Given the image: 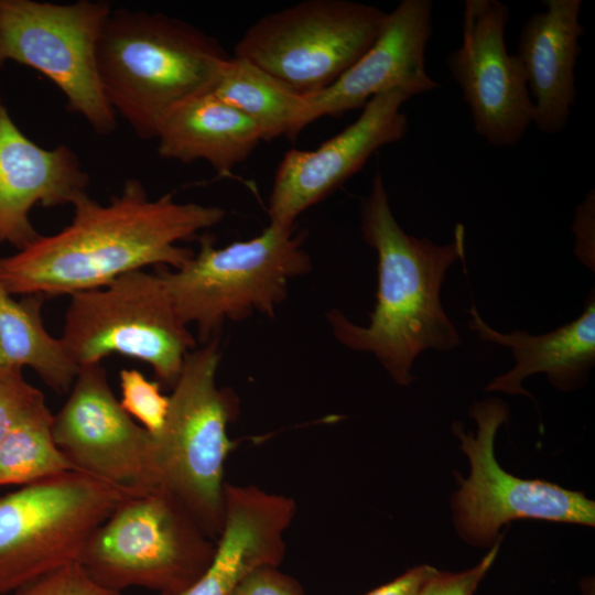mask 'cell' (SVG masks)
Wrapping results in <instances>:
<instances>
[{"instance_id":"6da1fadb","label":"cell","mask_w":595,"mask_h":595,"mask_svg":"<svg viewBox=\"0 0 595 595\" xmlns=\"http://www.w3.org/2000/svg\"><path fill=\"white\" fill-rule=\"evenodd\" d=\"M72 206L65 228L0 257V284L9 293L73 295L150 266L177 269L194 255L178 244L225 217L218 206L180 203L172 193L152 199L137 178L107 204L86 193Z\"/></svg>"},{"instance_id":"7a4b0ae2","label":"cell","mask_w":595,"mask_h":595,"mask_svg":"<svg viewBox=\"0 0 595 595\" xmlns=\"http://www.w3.org/2000/svg\"><path fill=\"white\" fill-rule=\"evenodd\" d=\"M359 215L363 238L378 259L376 304L367 326L338 310L327 320L339 343L372 354L397 385L407 387L421 353L452 351L462 343L443 309L441 289L447 270L464 260L465 229L457 224L453 240L443 245L407 234L392 214L380 171L360 202Z\"/></svg>"},{"instance_id":"3957f363","label":"cell","mask_w":595,"mask_h":595,"mask_svg":"<svg viewBox=\"0 0 595 595\" xmlns=\"http://www.w3.org/2000/svg\"><path fill=\"white\" fill-rule=\"evenodd\" d=\"M229 55L214 37L160 12L112 9L99 35L104 94L138 138L155 139L180 104L210 91Z\"/></svg>"},{"instance_id":"277c9868","label":"cell","mask_w":595,"mask_h":595,"mask_svg":"<svg viewBox=\"0 0 595 595\" xmlns=\"http://www.w3.org/2000/svg\"><path fill=\"white\" fill-rule=\"evenodd\" d=\"M218 338L193 349L170 397L161 432L153 436L159 486L176 497L204 532L217 540L224 524V469L236 442L228 425L239 413L229 388L216 385Z\"/></svg>"},{"instance_id":"5b68a950","label":"cell","mask_w":595,"mask_h":595,"mask_svg":"<svg viewBox=\"0 0 595 595\" xmlns=\"http://www.w3.org/2000/svg\"><path fill=\"white\" fill-rule=\"evenodd\" d=\"M303 236L294 227L269 224L258 236L216 248L208 236L180 268L160 270L172 303L205 344L218 338L226 321L255 312L273 316L286 299L289 281L311 269Z\"/></svg>"},{"instance_id":"8992f818","label":"cell","mask_w":595,"mask_h":595,"mask_svg":"<svg viewBox=\"0 0 595 595\" xmlns=\"http://www.w3.org/2000/svg\"><path fill=\"white\" fill-rule=\"evenodd\" d=\"M216 549L187 508L158 486L129 494L91 533L78 564L99 585L178 594L205 572Z\"/></svg>"},{"instance_id":"52a82bcc","label":"cell","mask_w":595,"mask_h":595,"mask_svg":"<svg viewBox=\"0 0 595 595\" xmlns=\"http://www.w3.org/2000/svg\"><path fill=\"white\" fill-rule=\"evenodd\" d=\"M60 338L78 367L117 354L149 365L169 388L196 345L160 274L145 270L71 295Z\"/></svg>"},{"instance_id":"ba28073f","label":"cell","mask_w":595,"mask_h":595,"mask_svg":"<svg viewBox=\"0 0 595 595\" xmlns=\"http://www.w3.org/2000/svg\"><path fill=\"white\" fill-rule=\"evenodd\" d=\"M127 495L73 469L0 496V595L78 562L91 533Z\"/></svg>"},{"instance_id":"9c48e42d","label":"cell","mask_w":595,"mask_h":595,"mask_svg":"<svg viewBox=\"0 0 595 595\" xmlns=\"http://www.w3.org/2000/svg\"><path fill=\"white\" fill-rule=\"evenodd\" d=\"M387 13L350 0H306L252 23L235 46L302 96L335 83L375 42Z\"/></svg>"},{"instance_id":"30bf717a","label":"cell","mask_w":595,"mask_h":595,"mask_svg":"<svg viewBox=\"0 0 595 595\" xmlns=\"http://www.w3.org/2000/svg\"><path fill=\"white\" fill-rule=\"evenodd\" d=\"M468 413L477 424L476 434L465 432L459 421L452 424L470 465L467 478L455 474L459 488L451 497L454 527L465 542L493 547L502 539L504 526L521 519L594 527L595 502L583 493L545 480L523 479L499 465L495 439L510 414L504 400L476 401Z\"/></svg>"},{"instance_id":"8fae6325","label":"cell","mask_w":595,"mask_h":595,"mask_svg":"<svg viewBox=\"0 0 595 595\" xmlns=\"http://www.w3.org/2000/svg\"><path fill=\"white\" fill-rule=\"evenodd\" d=\"M111 11L101 0H0V65L13 61L45 75L64 94L68 109L99 134L116 129L97 69L98 40Z\"/></svg>"},{"instance_id":"7c38bea8","label":"cell","mask_w":595,"mask_h":595,"mask_svg":"<svg viewBox=\"0 0 595 595\" xmlns=\"http://www.w3.org/2000/svg\"><path fill=\"white\" fill-rule=\"evenodd\" d=\"M52 433L75 470L128 494L159 486L153 435L123 410L101 364L79 367L65 403L53 414Z\"/></svg>"},{"instance_id":"4fadbf2b","label":"cell","mask_w":595,"mask_h":595,"mask_svg":"<svg viewBox=\"0 0 595 595\" xmlns=\"http://www.w3.org/2000/svg\"><path fill=\"white\" fill-rule=\"evenodd\" d=\"M509 17V8L498 0H466L462 44L446 57L475 132L495 148L515 147L533 123L522 67L506 47Z\"/></svg>"},{"instance_id":"5bb4252c","label":"cell","mask_w":595,"mask_h":595,"mask_svg":"<svg viewBox=\"0 0 595 595\" xmlns=\"http://www.w3.org/2000/svg\"><path fill=\"white\" fill-rule=\"evenodd\" d=\"M409 98L400 90L379 94L353 123L314 150L285 152L269 197L270 223L294 227L303 212L339 188L378 149L401 140L408 131L401 108Z\"/></svg>"},{"instance_id":"9a60e30c","label":"cell","mask_w":595,"mask_h":595,"mask_svg":"<svg viewBox=\"0 0 595 595\" xmlns=\"http://www.w3.org/2000/svg\"><path fill=\"white\" fill-rule=\"evenodd\" d=\"M431 0H402L387 13L371 46L329 87L304 96L299 131L323 116L339 117L363 108L375 96L400 90L410 98L436 89L426 72L432 35Z\"/></svg>"},{"instance_id":"2e32d148","label":"cell","mask_w":595,"mask_h":595,"mask_svg":"<svg viewBox=\"0 0 595 595\" xmlns=\"http://www.w3.org/2000/svg\"><path fill=\"white\" fill-rule=\"evenodd\" d=\"M89 175L67 145L44 149L15 125L0 97V246L21 250L40 234L31 209L73 205L86 194Z\"/></svg>"},{"instance_id":"e0dca14e","label":"cell","mask_w":595,"mask_h":595,"mask_svg":"<svg viewBox=\"0 0 595 595\" xmlns=\"http://www.w3.org/2000/svg\"><path fill=\"white\" fill-rule=\"evenodd\" d=\"M295 513L290 497L225 483L224 524L209 565L185 591L162 595H230L255 571L279 567L285 555L284 532Z\"/></svg>"},{"instance_id":"ac0fdd59","label":"cell","mask_w":595,"mask_h":595,"mask_svg":"<svg viewBox=\"0 0 595 595\" xmlns=\"http://www.w3.org/2000/svg\"><path fill=\"white\" fill-rule=\"evenodd\" d=\"M543 6L523 23L515 55L532 101L533 123L555 134L566 128L577 95L582 1L544 0Z\"/></svg>"},{"instance_id":"d6986e66","label":"cell","mask_w":595,"mask_h":595,"mask_svg":"<svg viewBox=\"0 0 595 595\" xmlns=\"http://www.w3.org/2000/svg\"><path fill=\"white\" fill-rule=\"evenodd\" d=\"M469 328L484 342L508 347L515 366L495 377L486 391L533 397L522 387L526 378L544 374L561 391L580 388L588 380L595 365V295L591 291L583 312L572 322L545 334L526 331L501 333L484 321L475 304L468 309Z\"/></svg>"},{"instance_id":"ffe728a7","label":"cell","mask_w":595,"mask_h":595,"mask_svg":"<svg viewBox=\"0 0 595 595\" xmlns=\"http://www.w3.org/2000/svg\"><path fill=\"white\" fill-rule=\"evenodd\" d=\"M155 139L162 159L204 160L225 175L263 141L251 119L212 91L176 106L161 122Z\"/></svg>"},{"instance_id":"44dd1931","label":"cell","mask_w":595,"mask_h":595,"mask_svg":"<svg viewBox=\"0 0 595 595\" xmlns=\"http://www.w3.org/2000/svg\"><path fill=\"white\" fill-rule=\"evenodd\" d=\"M42 295L20 300L0 284V365L29 367L55 392L69 391L79 367L44 326Z\"/></svg>"},{"instance_id":"7402d4cb","label":"cell","mask_w":595,"mask_h":595,"mask_svg":"<svg viewBox=\"0 0 595 595\" xmlns=\"http://www.w3.org/2000/svg\"><path fill=\"white\" fill-rule=\"evenodd\" d=\"M210 91L251 119L262 140L300 132L304 96L245 58L229 56Z\"/></svg>"},{"instance_id":"603a6c76","label":"cell","mask_w":595,"mask_h":595,"mask_svg":"<svg viewBox=\"0 0 595 595\" xmlns=\"http://www.w3.org/2000/svg\"><path fill=\"white\" fill-rule=\"evenodd\" d=\"M52 422L44 402L0 440V486H24L74 469L54 441Z\"/></svg>"},{"instance_id":"cb8c5ba5","label":"cell","mask_w":595,"mask_h":595,"mask_svg":"<svg viewBox=\"0 0 595 595\" xmlns=\"http://www.w3.org/2000/svg\"><path fill=\"white\" fill-rule=\"evenodd\" d=\"M119 383L123 410L153 436L158 435L167 415L170 397L161 392L158 381L149 380L138 369H122Z\"/></svg>"},{"instance_id":"d4e9b609","label":"cell","mask_w":595,"mask_h":595,"mask_svg":"<svg viewBox=\"0 0 595 595\" xmlns=\"http://www.w3.org/2000/svg\"><path fill=\"white\" fill-rule=\"evenodd\" d=\"M44 402L43 393L24 378L22 368L0 365V440Z\"/></svg>"},{"instance_id":"484cf974","label":"cell","mask_w":595,"mask_h":595,"mask_svg":"<svg viewBox=\"0 0 595 595\" xmlns=\"http://www.w3.org/2000/svg\"><path fill=\"white\" fill-rule=\"evenodd\" d=\"M10 595H121V593L99 585L75 562L19 587Z\"/></svg>"},{"instance_id":"4316f807","label":"cell","mask_w":595,"mask_h":595,"mask_svg":"<svg viewBox=\"0 0 595 595\" xmlns=\"http://www.w3.org/2000/svg\"><path fill=\"white\" fill-rule=\"evenodd\" d=\"M500 541L490 547L480 562L468 570L462 572L436 570L423 584L418 595H474L496 560Z\"/></svg>"},{"instance_id":"83f0119b","label":"cell","mask_w":595,"mask_h":595,"mask_svg":"<svg viewBox=\"0 0 595 595\" xmlns=\"http://www.w3.org/2000/svg\"><path fill=\"white\" fill-rule=\"evenodd\" d=\"M230 595H305L301 583L279 567H262L247 576Z\"/></svg>"},{"instance_id":"f1b7e54d","label":"cell","mask_w":595,"mask_h":595,"mask_svg":"<svg viewBox=\"0 0 595 595\" xmlns=\"http://www.w3.org/2000/svg\"><path fill=\"white\" fill-rule=\"evenodd\" d=\"M594 190L589 191L583 203L576 208L573 221V232L575 234L574 252L587 267L594 269Z\"/></svg>"},{"instance_id":"f546056e","label":"cell","mask_w":595,"mask_h":595,"mask_svg":"<svg viewBox=\"0 0 595 595\" xmlns=\"http://www.w3.org/2000/svg\"><path fill=\"white\" fill-rule=\"evenodd\" d=\"M435 571L436 569L429 564L411 567L392 581L371 589L365 595H418L423 584Z\"/></svg>"}]
</instances>
